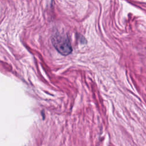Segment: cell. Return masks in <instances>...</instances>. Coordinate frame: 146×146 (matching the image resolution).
<instances>
[{
    "label": "cell",
    "mask_w": 146,
    "mask_h": 146,
    "mask_svg": "<svg viewBox=\"0 0 146 146\" xmlns=\"http://www.w3.org/2000/svg\"><path fill=\"white\" fill-rule=\"evenodd\" d=\"M55 49L63 55H68L72 52V48L69 39L66 35L56 33L51 39Z\"/></svg>",
    "instance_id": "6da1fadb"
}]
</instances>
